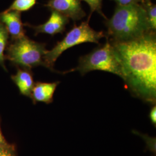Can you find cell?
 <instances>
[{
	"instance_id": "cell-1",
	"label": "cell",
	"mask_w": 156,
	"mask_h": 156,
	"mask_svg": "<svg viewBox=\"0 0 156 156\" xmlns=\"http://www.w3.org/2000/svg\"><path fill=\"white\" fill-rule=\"evenodd\" d=\"M123 80L133 94L151 104L156 100V38L151 31L139 38L112 42Z\"/></svg>"
},
{
	"instance_id": "cell-2",
	"label": "cell",
	"mask_w": 156,
	"mask_h": 156,
	"mask_svg": "<svg viewBox=\"0 0 156 156\" xmlns=\"http://www.w3.org/2000/svg\"><path fill=\"white\" fill-rule=\"evenodd\" d=\"M108 37L112 42L139 38L151 31L145 8L140 2L117 5L110 19H106Z\"/></svg>"
},
{
	"instance_id": "cell-3",
	"label": "cell",
	"mask_w": 156,
	"mask_h": 156,
	"mask_svg": "<svg viewBox=\"0 0 156 156\" xmlns=\"http://www.w3.org/2000/svg\"><path fill=\"white\" fill-rule=\"evenodd\" d=\"M6 51V59L16 67L30 70L39 66L46 67L44 57L48 51L46 44L34 41L26 35L11 41Z\"/></svg>"
},
{
	"instance_id": "cell-4",
	"label": "cell",
	"mask_w": 156,
	"mask_h": 156,
	"mask_svg": "<svg viewBox=\"0 0 156 156\" xmlns=\"http://www.w3.org/2000/svg\"><path fill=\"white\" fill-rule=\"evenodd\" d=\"M95 70H100L117 75L123 78V73L120 65L115 53L111 42L107 39L105 44L97 48L79 59V65L76 68L67 73L78 71L82 74ZM66 72L62 73H66Z\"/></svg>"
},
{
	"instance_id": "cell-5",
	"label": "cell",
	"mask_w": 156,
	"mask_h": 156,
	"mask_svg": "<svg viewBox=\"0 0 156 156\" xmlns=\"http://www.w3.org/2000/svg\"><path fill=\"white\" fill-rule=\"evenodd\" d=\"M106 35L102 31H96L89 24V22H83L79 26L72 28L61 41L50 50H48L44 57L46 68L55 71L53 66L57 59L68 49L85 42L99 44V41Z\"/></svg>"
},
{
	"instance_id": "cell-6",
	"label": "cell",
	"mask_w": 156,
	"mask_h": 156,
	"mask_svg": "<svg viewBox=\"0 0 156 156\" xmlns=\"http://www.w3.org/2000/svg\"><path fill=\"white\" fill-rule=\"evenodd\" d=\"M45 6L50 11L57 12L71 19L74 22L86 15L82 9L80 0H49Z\"/></svg>"
},
{
	"instance_id": "cell-7",
	"label": "cell",
	"mask_w": 156,
	"mask_h": 156,
	"mask_svg": "<svg viewBox=\"0 0 156 156\" xmlns=\"http://www.w3.org/2000/svg\"><path fill=\"white\" fill-rule=\"evenodd\" d=\"M69 19L57 12L51 11L50 17L45 23L38 26H33L26 23L24 25L33 28L35 31V35L44 33L54 36L57 34L62 33L65 31L66 25L69 23Z\"/></svg>"
},
{
	"instance_id": "cell-8",
	"label": "cell",
	"mask_w": 156,
	"mask_h": 156,
	"mask_svg": "<svg viewBox=\"0 0 156 156\" xmlns=\"http://www.w3.org/2000/svg\"><path fill=\"white\" fill-rule=\"evenodd\" d=\"M0 21L5 26L11 41L21 38L25 36L24 24L21 19V12H2L0 13Z\"/></svg>"
},
{
	"instance_id": "cell-9",
	"label": "cell",
	"mask_w": 156,
	"mask_h": 156,
	"mask_svg": "<svg viewBox=\"0 0 156 156\" xmlns=\"http://www.w3.org/2000/svg\"><path fill=\"white\" fill-rule=\"evenodd\" d=\"M60 81L52 83L37 82L34 84L31 98L35 104L37 102H45L49 104L53 101V95Z\"/></svg>"
},
{
	"instance_id": "cell-10",
	"label": "cell",
	"mask_w": 156,
	"mask_h": 156,
	"mask_svg": "<svg viewBox=\"0 0 156 156\" xmlns=\"http://www.w3.org/2000/svg\"><path fill=\"white\" fill-rule=\"evenodd\" d=\"M11 79L21 94L31 98L35 84L31 70L17 67L16 73L11 75Z\"/></svg>"
},
{
	"instance_id": "cell-11",
	"label": "cell",
	"mask_w": 156,
	"mask_h": 156,
	"mask_svg": "<svg viewBox=\"0 0 156 156\" xmlns=\"http://www.w3.org/2000/svg\"><path fill=\"white\" fill-rule=\"evenodd\" d=\"M9 34L4 24L0 21V66L7 71L5 66V50L8 45Z\"/></svg>"
},
{
	"instance_id": "cell-12",
	"label": "cell",
	"mask_w": 156,
	"mask_h": 156,
	"mask_svg": "<svg viewBox=\"0 0 156 156\" xmlns=\"http://www.w3.org/2000/svg\"><path fill=\"white\" fill-rule=\"evenodd\" d=\"M140 4L145 8L151 30L155 31L156 28V6L151 0H141Z\"/></svg>"
},
{
	"instance_id": "cell-13",
	"label": "cell",
	"mask_w": 156,
	"mask_h": 156,
	"mask_svg": "<svg viewBox=\"0 0 156 156\" xmlns=\"http://www.w3.org/2000/svg\"><path fill=\"white\" fill-rule=\"evenodd\" d=\"M37 0H14L9 7L4 11H28L37 4Z\"/></svg>"
},
{
	"instance_id": "cell-14",
	"label": "cell",
	"mask_w": 156,
	"mask_h": 156,
	"mask_svg": "<svg viewBox=\"0 0 156 156\" xmlns=\"http://www.w3.org/2000/svg\"><path fill=\"white\" fill-rule=\"evenodd\" d=\"M83 1H84L86 2H87L90 8V13L89 16L88 17L87 22H89L90 18L91 16L92 13L95 11L97 12L101 16L104 17L105 19H107L105 15L102 11V4L103 0H83Z\"/></svg>"
},
{
	"instance_id": "cell-15",
	"label": "cell",
	"mask_w": 156,
	"mask_h": 156,
	"mask_svg": "<svg viewBox=\"0 0 156 156\" xmlns=\"http://www.w3.org/2000/svg\"><path fill=\"white\" fill-rule=\"evenodd\" d=\"M0 156H16L14 146L9 145L2 147L0 150Z\"/></svg>"
},
{
	"instance_id": "cell-16",
	"label": "cell",
	"mask_w": 156,
	"mask_h": 156,
	"mask_svg": "<svg viewBox=\"0 0 156 156\" xmlns=\"http://www.w3.org/2000/svg\"><path fill=\"white\" fill-rule=\"evenodd\" d=\"M149 117L151 119V122L153 124V125L154 126L156 127V106L154 105V106H153L151 109L149 116Z\"/></svg>"
},
{
	"instance_id": "cell-17",
	"label": "cell",
	"mask_w": 156,
	"mask_h": 156,
	"mask_svg": "<svg viewBox=\"0 0 156 156\" xmlns=\"http://www.w3.org/2000/svg\"><path fill=\"white\" fill-rule=\"evenodd\" d=\"M117 3V5H127L133 3L140 2L141 0H113Z\"/></svg>"
},
{
	"instance_id": "cell-18",
	"label": "cell",
	"mask_w": 156,
	"mask_h": 156,
	"mask_svg": "<svg viewBox=\"0 0 156 156\" xmlns=\"http://www.w3.org/2000/svg\"><path fill=\"white\" fill-rule=\"evenodd\" d=\"M9 145L8 144L6 141L4 137L3 136L1 131V128H0V146H8Z\"/></svg>"
},
{
	"instance_id": "cell-19",
	"label": "cell",
	"mask_w": 156,
	"mask_h": 156,
	"mask_svg": "<svg viewBox=\"0 0 156 156\" xmlns=\"http://www.w3.org/2000/svg\"><path fill=\"white\" fill-rule=\"evenodd\" d=\"M5 147V146H0V150H1V149H2V147Z\"/></svg>"
}]
</instances>
